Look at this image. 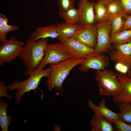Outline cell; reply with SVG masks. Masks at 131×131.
I'll list each match as a JSON object with an SVG mask.
<instances>
[{
  "label": "cell",
  "mask_w": 131,
  "mask_h": 131,
  "mask_svg": "<svg viewBox=\"0 0 131 131\" xmlns=\"http://www.w3.org/2000/svg\"><path fill=\"white\" fill-rule=\"evenodd\" d=\"M48 38L35 41L30 37L25 42L22 52L19 56L26 70L27 74L37 68L44 55V49L48 43Z\"/></svg>",
  "instance_id": "obj_1"
},
{
  "label": "cell",
  "mask_w": 131,
  "mask_h": 131,
  "mask_svg": "<svg viewBox=\"0 0 131 131\" xmlns=\"http://www.w3.org/2000/svg\"><path fill=\"white\" fill-rule=\"evenodd\" d=\"M84 59H77L71 58L57 64H49L51 70L46 83L48 90L50 91L54 88L61 91L63 82L71 71L80 65Z\"/></svg>",
  "instance_id": "obj_2"
},
{
  "label": "cell",
  "mask_w": 131,
  "mask_h": 131,
  "mask_svg": "<svg viewBox=\"0 0 131 131\" xmlns=\"http://www.w3.org/2000/svg\"><path fill=\"white\" fill-rule=\"evenodd\" d=\"M95 79L99 88V94L101 96H112L119 94L122 88L117 73L107 69L97 70Z\"/></svg>",
  "instance_id": "obj_3"
},
{
  "label": "cell",
  "mask_w": 131,
  "mask_h": 131,
  "mask_svg": "<svg viewBox=\"0 0 131 131\" xmlns=\"http://www.w3.org/2000/svg\"><path fill=\"white\" fill-rule=\"evenodd\" d=\"M50 70L51 68L49 66L39 72L30 73L28 75L29 77L24 81L20 82L16 80L12 83H8V89L10 92L17 90L15 94L16 104H18L19 103L25 93L30 92L32 90L36 91L41 78L43 77H47Z\"/></svg>",
  "instance_id": "obj_4"
},
{
  "label": "cell",
  "mask_w": 131,
  "mask_h": 131,
  "mask_svg": "<svg viewBox=\"0 0 131 131\" xmlns=\"http://www.w3.org/2000/svg\"><path fill=\"white\" fill-rule=\"evenodd\" d=\"M43 57L37 68L31 73L37 72L43 70L47 65L55 64L71 58L64 49L62 43H48L45 49Z\"/></svg>",
  "instance_id": "obj_5"
},
{
  "label": "cell",
  "mask_w": 131,
  "mask_h": 131,
  "mask_svg": "<svg viewBox=\"0 0 131 131\" xmlns=\"http://www.w3.org/2000/svg\"><path fill=\"white\" fill-rule=\"evenodd\" d=\"M25 42L16 40L14 36H12L5 43L0 45V67L6 62L10 64L16 57L21 55Z\"/></svg>",
  "instance_id": "obj_6"
},
{
  "label": "cell",
  "mask_w": 131,
  "mask_h": 131,
  "mask_svg": "<svg viewBox=\"0 0 131 131\" xmlns=\"http://www.w3.org/2000/svg\"><path fill=\"white\" fill-rule=\"evenodd\" d=\"M96 24L98 38L97 43L94 49V53H108L113 49L110 41L111 30V19L103 23Z\"/></svg>",
  "instance_id": "obj_7"
},
{
  "label": "cell",
  "mask_w": 131,
  "mask_h": 131,
  "mask_svg": "<svg viewBox=\"0 0 131 131\" xmlns=\"http://www.w3.org/2000/svg\"><path fill=\"white\" fill-rule=\"evenodd\" d=\"M66 52L71 58L85 59L94 53V49L72 38L60 41Z\"/></svg>",
  "instance_id": "obj_8"
},
{
  "label": "cell",
  "mask_w": 131,
  "mask_h": 131,
  "mask_svg": "<svg viewBox=\"0 0 131 131\" xmlns=\"http://www.w3.org/2000/svg\"><path fill=\"white\" fill-rule=\"evenodd\" d=\"M109 58L105 54H94L85 58L78 67L79 70L85 72L90 69L104 70L107 69Z\"/></svg>",
  "instance_id": "obj_9"
},
{
  "label": "cell",
  "mask_w": 131,
  "mask_h": 131,
  "mask_svg": "<svg viewBox=\"0 0 131 131\" xmlns=\"http://www.w3.org/2000/svg\"><path fill=\"white\" fill-rule=\"evenodd\" d=\"M112 46L113 49L108 52L111 60L116 63H121L131 69V41Z\"/></svg>",
  "instance_id": "obj_10"
},
{
  "label": "cell",
  "mask_w": 131,
  "mask_h": 131,
  "mask_svg": "<svg viewBox=\"0 0 131 131\" xmlns=\"http://www.w3.org/2000/svg\"><path fill=\"white\" fill-rule=\"evenodd\" d=\"M97 38L95 23L90 25H82L80 28L71 38L94 49L97 43Z\"/></svg>",
  "instance_id": "obj_11"
},
{
  "label": "cell",
  "mask_w": 131,
  "mask_h": 131,
  "mask_svg": "<svg viewBox=\"0 0 131 131\" xmlns=\"http://www.w3.org/2000/svg\"><path fill=\"white\" fill-rule=\"evenodd\" d=\"M78 4L80 24L90 25L95 24L94 11V2L89 0H79Z\"/></svg>",
  "instance_id": "obj_12"
},
{
  "label": "cell",
  "mask_w": 131,
  "mask_h": 131,
  "mask_svg": "<svg viewBox=\"0 0 131 131\" xmlns=\"http://www.w3.org/2000/svg\"><path fill=\"white\" fill-rule=\"evenodd\" d=\"M88 107L95 114L113 123L120 117V114L116 113L110 109L106 106V99L103 98L97 106L91 100L88 101Z\"/></svg>",
  "instance_id": "obj_13"
},
{
  "label": "cell",
  "mask_w": 131,
  "mask_h": 131,
  "mask_svg": "<svg viewBox=\"0 0 131 131\" xmlns=\"http://www.w3.org/2000/svg\"><path fill=\"white\" fill-rule=\"evenodd\" d=\"M117 75L121 84L122 90L118 95L113 97V100L115 103H131V77L127 74L120 73Z\"/></svg>",
  "instance_id": "obj_14"
},
{
  "label": "cell",
  "mask_w": 131,
  "mask_h": 131,
  "mask_svg": "<svg viewBox=\"0 0 131 131\" xmlns=\"http://www.w3.org/2000/svg\"><path fill=\"white\" fill-rule=\"evenodd\" d=\"M58 36L57 25L54 24L37 27L30 33L29 37L36 41L48 37L56 39Z\"/></svg>",
  "instance_id": "obj_15"
},
{
  "label": "cell",
  "mask_w": 131,
  "mask_h": 131,
  "mask_svg": "<svg viewBox=\"0 0 131 131\" xmlns=\"http://www.w3.org/2000/svg\"><path fill=\"white\" fill-rule=\"evenodd\" d=\"M82 25L60 23L57 25L58 36L56 39L60 41H65L71 37L80 28Z\"/></svg>",
  "instance_id": "obj_16"
},
{
  "label": "cell",
  "mask_w": 131,
  "mask_h": 131,
  "mask_svg": "<svg viewBox=\"0 0 131 131\" xmlns=\"http://www.w3.org/2000/svg\"><path fill=\"white\" fill-rule=\"evenodd\" d=\"M107 3L105 2L99 0L94 2V11L95 23H103L111 18L112 16L108 11Z\"/></svg>",
  "instance_id": "obj_17"
},
{
  "label": "cell",
  "mask_w": 131,
  "mask_h": 131,
  "mask_svg": "<svg viewBox=\"0 0 131 131\" xmlns=\"http://www.w3.org/2000/svg\"><path fill=\"white\" fill-rule=\"evenodd\" d=\"M112 123L95 114L90 121L91 131H114Z\"/></svg>",
  "instance_id": "obj_18"
},
{
  "label": "cell",
  "mask_w": 131,
  "mask_h": 131,
  "mask_svg": "<svg viewBox=\"0 0 131 131\" xmlns=\"http://www.w3.org/2000/svg\"><path fill=\"white\" fill-rule=\"evenodd\" d=\"M58 15L64 22L72 24H80L79 12L78 9L74 7L65 11H59Z\"/></svg>",
  "instance_id": "obj_19"
},
{
  "label": "cell",
  "mask_w": 131,
  "mask_h": 131,
  "mask_svg": "<svg viewBox=\"0 0 131 131\" xmlns=\"http://www.w3.org/2000/svg\"><path fill=\"white\" fill-rule=\"evenodd\" d=\"M9 105L3 100H0V124L2 131H8V126L12 121V117L8 116L7 109Z\"/></svg>",
  "instance_id": "obj_20"
},
{
  "label": "cell",
  "mask_w": 131,
  "mask_h": 131,
  "mask_svg": "<svg viewBox=\"0 0 131 131\" xmlns=\"http://www.w3.org/2000/svg\"><path fill=\"white\" fill-rule=\"evenodd\" d=\"M110 41L112 44L120 45L131 41V29L121 31L110 34Z\"/></svg>",
  "instance_id": "obj_21"
},
{
  "label": "cell",
  "mask_w": 131,
  "mask_h": 131,
  "mask_svg": "<svg viewBox=\"0 0 131 131\" xmlns=\"http://www.w3.org/2000/svg\"><path fill=\"white\" fill-rule=\"evenodd\" d=\"M127 14L125 12L119 15L112 16L111 19V34L121 31L124 23L125 16Z\"/></svg>",
  "instance_id": "obj_22"
},
{
  "label": "cell",
  "mask_w": 131,
  "mask_h": 131,
  "mask_svg": "<svg viewBox=\"0 0 131 131\" xmlns=\"http://www.w3.org/2000/svg\"><path fill=\"white\" fill-rule=\"evenodd\" d=\"M120 118L125 122L131 124V103L118 104Z\"/></svg>",
  "instance_id": "obj_23"
},
{
  "label": "cell",
  "mask_w": 131,
  "mask_h": 131,
  "mask_svg": "<svg viewBox=\"0 0 131 131\" xmlns=\"http://www.w3.org/2000/svg\"><path fill=\"white\" fill-rule=\"evenodd\" d=\"M107 9L109 13L112 16L125 12L120 0H113L108 2Z\"/></svg>",
  "instance_id": "obj_24"
},
{
  "label": "cell",
  "mask_w": 131,
  "mask_h": 131,
  "mask_svg": "<svg viewBox=\"0 0 131 131\" xmlns=\"http://www.w3.org/2000/svg\"><path fill=\"white\" fill-rule=\"evenodd\" d=\"M19 27L16 25L8 24H0V41L3 43L7 42L8 40L6 35L9 32L19 29Z\"/></svg>",
  "instance_id": "obj_25"
},
{
  "label": "cell",
  "mask_w": 131,
  "mask_h": 131,
  "mask_svg": "<svg viewBox=\"0 0 131 131\" xmlns=\"http://www.w3.org/2000/svg\"><path fill=\"white\" fill-rule=\"evenodd\" d=\"M75 0H57L59 11H64L74 7Z\"/></svg>",
  "instance_id": "obj_26"
},
{
  "label": "cell",
  "mask_w": 131,
  "mask_h": 131,
  "mask_svg": "<svg viewBox=\"0 0 131 131\" xmlns=\"http://www.w3.org/2000/svg\"><path fill=\"white\" fill-rule=\"evenodd\" d=\"M115 131H131V124L124 122L120 117L114 123Z\"/></svg>",
  "instance_id": "obj_27"
},
{
  "label": "cell",
  "mask_w": 131,
  "mask_h": 131,
  "mask_svg": "<svg viewBox=\"0 0 131 131\" xmlns=\"http://www.w3.org/2000/svg\"><path fill=\"white\" fill-rule=\"evenodd\" d=\"M8 89V85H7L5 83L3 82H0V98L2 96L7 97L8 99H11L12 97L8 94L7 90Z\"/></svg>",
  "instance_id": "obj_28"
},
{
  "label": "cell",
  "mask_w": 131,
  "mask_h": 131,
  "mask_svg": "<svg viewBox=\"0 0 131 131\" xmlns=\"http://www.w3.org/2000/svg\"><path fill=\"white\" fill-rule=\"evenodd\" d=\"M124 12L129 15H131V0H120Z\"/></svg>",
  "instance_id": "obj_29"
},
{
  "label": "cell",
  "mask_w": 131,
  "mask_h": 131,
  "mask_svg": "<svg viewBox=\"0 0 131 131\" xmlns=\"http://www.w3.org/2000/svg\"><path fill=\"white\" fill-rule=\"evenodd\" d=\"M131 29V15L125 16L124 24L121 31Z\"/></svg>",
  "instance_id": "obj_30"
},
{
  "label": "cell",
  "mask_w": 131,
  "mask_h": 131,
  "mask_svg": "<svg viewBox=\"0 0 131 131\" xmlns=\"http://www.w3.org/2000/svg\"><path fill=\"white\" fill-rule=\"evenodd\" d=\"M115 68L120 73L127 74L129 69L126 66L120 63H116L115 65Z\"/></svg>",
  "instance_id": "obj_31"
},
{
  "label": "cell",
  "mask_w": 131,
  "mask_h": 131,
  "mask_svg": "<svg viewBox=\"0 0 131 131\" xmlns=\"http://www.w3.org/2000/svg\"><path fill=\"white\" fill-rule=\"evenodd\" d=\"M8 20L5 15L0 13V24L2 25L8 24Z\"/></svg>",
  "instance_id": "obj_32"
},
{
  "label": "cell",
  "mask_w": 131,
  "mask_h": 131,
  "mask_svg": "<svg viewBox=\"0 0 131 131\" xmlns=\"http://www.w3.org/2000/svg\"><path fill=\"white\" fill-rule=\"evenodd\" d=\"M89 0L90 1H92L94 0H96L97 1H98V0L101 1L105 2L108 3V2L111 1H112L113 0Z\"/></svg>",
  "instance_id": "obj_33"
},
{
  "label": "cell",
  "mask_w": 131,
  "mask_h": 131,
  "mask_svg": "<svg viewBox=\"0 0 131 131\" xmlns=\"http://www.w3.org/2000/svg\"><path fill=\"white\" fill-rule=\"evenodd\" d=\"M128 75L130 77H131V69H129L127 73Z\"/></svg>",
  "instance_id": "obj_34"
},
{
  "label": "cell",
  "mask_w": 131,
  "mask_h": 131,
  "mask_svg": "<svg viewBox=\"0 0 131 131\" xmlns=\"http://www.w3.org/2000/svg\"><path fill=\"white\" fill-rule=\"evenodd\" d=\"M45 0V1H47L48 0Z\"/></svg>",
  "instance_id": "obj_35"
}]
</instances>
